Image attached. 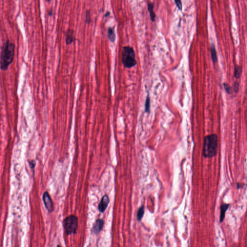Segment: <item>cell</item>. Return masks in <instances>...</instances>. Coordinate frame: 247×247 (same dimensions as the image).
Masks as SVG:
<instances>
[{"mask_svg":"<svg viewBox=\"0 0 247 247\" xmlns=\"http://www.w3.org/2000/svg\"><path fill=\"white\" fill-rule=\"evenodd\" d=\"M218 139L216 134H211L205 137L203 147V155L205 158H212L217 153Z\"/></svg>","mask_w":247,"mask_h":247,"instance_id":"cell-1","label":"cell"},{"mask_svg":"<svg viewBox=\"0 0 247 247\" xmlns=\"http://www.w3.org/2000/svg\"><path fill=\"white\" fill-rule=\"evenodd\" d=\"M15 46L14 44L7 42L1 52L0 58V68L1 70H5L12 62L14 58Z\"/></svg>","mask_w":247,"mask_h":247,"instance_id":"cell-2","label":"cell"},{"mask_svg":"<svg viewBox=\"0 0 247 247\" xmlns=\"http://www.w3.org/2000/svg\"><path fill=\"white\" fill-rule=\"evenodd\" d=\"M122 62L126 68H131L137 64L136 55L133 47L125 46L123 47L122 53Z\"/></svg>","mask_w":247,"mask_h":247,"instance_id":"cell-3","label":"cell"},{"mask_svg":"<svg viewBox=\"0 0 247 247\" xmlns=\"http://www.w3.org/2000/svg\"><path fill=\"white\" fill-rule=\"evenodd\" d=\"M63 227L66 235L75 234L78 229V219L74 215L67 217L64 220Z\"/></svg>","mask_w":247,"mask_h":247,"instance_id":"cell-4","label":"cell"},{"mask_svg":"<svg viewBox=\"0 0 247 247\" xmlns=\"http://www.w3.org/2000/svg\"><path fill=\"white\" fill-rule=\"evenodd\" d=\"M43 200L45 204V207L49 212H52L54 210L53 202L47 192H45L43 196Z\"/></svg>","mask_w":247,"mask_h":247,"instance_id":"cell-5","label":"cell"},{"mask_svg":"<svg viewBox=\"0 0 247 247\" xmlns=\"http://www.w3.org/2000/svg\"><path fill=\"white\" fill-rule=\"evenodd\" d=\"M109 202L110 199L109 196L107 195H104L102 198L101 202L99 204L98 209L99 211L101 212H104L108 207Z\"/></svg>","mask_w":247,"mask_h":247,"instance_id":"cell-6","label":"cell"},{"mask_svg":"<svg viewBox=\"0 0 247 247\" xmlns=\"http://www.w3.org/2000/svg\"><path fill=\"white\" fill-rule=\"evenodd\" d=\"M104 222L102 219H98L96 221L93 227V231L95 234H98L101 231L104 226Z\"/></svg>","mask_w":247,"mask_h":247,"instance_id":"cell-7","label":"cell"},{"mask_svg":"<svg viewBox=\"0 0 247 247\" xmlns=\"http://www.w3.org/2000/svg\"><path fill=\"white\" fill-rule=\"evenodd\" d=\"M230 205L228 204H223L220 207V222H222L224 221L226 211H227Z\"/></svg>","mask_w":247,"mask_h":247,"instance_id":"cell-8","label":"cell"},{"mask_svg":"<svg viewBox=\"0 0 247 247\" xmlns=\"http://www.w3.org/2000/svg\"><path fill=\"white\" fill-rule=\"evenodd\" d=\"M154 4L152 3H149L148 4V10L150 14L151 20L153 22H154L155 21V18H156V15L155 13L154 12Z\"/></svg>","mask_w":247,"mask_h":247,"instance_id":"cell-9","label":"cell"},{"mask_svg":"<svg viewBox=\"0 0 247 247\" xmlns=\"http://www.w3.org/2000/svg\"><path fill=\"white\" fill-rule=\"evenodd\" d=\"M75 38L73 36V31L69 30L66 34V42L67 45H70L75 41Z\"/></svg>","mask_w":247,"mask_h":247,"instance_id":"cell-10","label":"cell"},{"mask_svg":"<svg viewBox=\"0 0 247 247\" xmlns=\"http://www.w3.org/2000/svg\"><path fill=\"white\" fill-rule=\"evenodd\" d=\"M210 53H211V59L214 63H215L217 62L218 58L217 56V52H216V48H215V45L213 44H211V49H210Z\"/></svg>","mask_w":247,"mask_h":247,"instance_id":"cell-11","label":"cell"},{"mask_svg":"<svg viewBox=\"0 0 247 247\" xmlns=\"http://www.w3.org/2000/svg\"><path fill=\"white\" fill-rule=\"evenodd\" d=\"M107 34H108V38L109 39L110 42H114L116 41V35L113 28L111 27L108 28L107 29Z\"/></svg>","mask_w":247,"mask_h":247,"instance_id":"cell-12","label":"cell"},{"mask_svg":"<svg viewBox=\"0 0 247 247\" xmlns=\"http://www.w3.org/2000/svg\"><path fill=\"white\" fill-rule=\"evenodd\" d=\"M144 214V207L143 206L140 207L137 211V218L138 221H140L143 218Z\"/></svg>","mask_w":247,"mask_h":247,"instance_id":"cell-13","label":"cell"},{"mask_svg":"<svg viewBox=\"0 0 247 247\" xmlns=\"http://www.w3.org/2000/svg\"><path fill=\"white\" fill-rule=\"evenodd\" d=\"M145 111L147 113H149L150 111V99L149 95L147 97L145 103Z\"/></svg>","mask_w":247,"mask_h":247,"instance_id":"cell-14","label":"cell"},{"mask_svg":"<svg viewBox=\"0 0 247 247\" xmlns=\"http://www.w3.org/2000/svg\"><path fill=\"white\" fill-rule=\"evenodd\" d=\"M242 68L240 66H237L235 68V77L236 78L238 79L241 75L242 73Z\"/></svg>","mask_w":247,"mask_h":247,"instance_id":"cell-15","label":"cell"},{"mask_svg":"<svg viewBox=\"0 0 247 247\" xmlns=\"http://www.w3.org/2000/svg\"><path fill=\"white\" fill-rule=\"evenodd\" d=\"M223 85H224V88L226 93L229 95L232 94L233 93V90L231 86H230L228 84L226 83H224Z\"/></svg>","mask_w":247,"mask_h":247,"instance_id":"cell-16","label":"cell"},{"mask_svg":"<svg viewBox=\"0 0 247 247\" xmlns=\"http://www.w3.org/2000/svg\"><path fill=\"white\" fill-rule=\"evenodd\" d=\"M176 6L180 11H181L183 10V4L181 0H174Z\"/></svg>","mask_w":247,"mask_h":247,"instance_id":"cell-17","label":"cell"},{"mask_svg":"<svg viewBox=\"0 0 247 247\" xmlns=\"http://www.w3.org/2000/svg\"><path fill=\"white\" fill-rule=\"evenodd\" d=\"M233 90L235 93H237L240 90V83L238 82H235L234 84Z\"/></svg>","mask_w":247,"mask_h":247,"instance_id":"cell-18","label":"cell"},{"mask_svg":"<svg viewBox=\"0 0 247 247\" xmlns=\"http://www.w3.org/2000/svg\"><path fill=\"white\" fill-rule=\"evenodd\" d=\"M90 11H87L86 13V22L90 23Z\"/></svg>","mask_w":247,"mask_h":247,"instance_id":"cell-19","label":"cell"},{"mask_svg":"<svg viewBox=\"0 0 247 247\" xmlns=\"http://www.w3.org/2000/svg\"><path fill=\"white\" fill-rule=\"evenodd\" d=\"M29 165H30V167L31 169H34L35 167V162L34 161H31L29 162Z\"/></svg>","mask_w":247,"mask_h":247,"instance_id":"cell-20","label":"cell"},{"mask_svg":"<svg viewBox=\"0 0 247 247\" xmlns=\"http://www.w3.org/2000/svg\"><path fill=\"white\" fill-rule=\"evenodd\" d=\"M110 15V13L107 12V13H106V14H105V16H109Z\"/></svg>","mask_w":247,"mask_h":247,"instance_id":"cell-21","label":"cell"},{"mask_svg":"<svg viewBox=\"0 0 247 247\" xmlns=\"http://www.w3.org/2000/svg\"><path fill=\"white\" fill-rule=\"evenodd\" d=\"M237 188H238V189H240V184L238 183V184H237Z\"/></svg>","mask_w":247,"mask_h":247,"instance_id":"cell-22","label":"cell"},{"mask_svg":"<svg viewBox=\"0 0 247 247\" xmlns=\"http://www.w3.org/2000/svg\"><path fill=\"white\" fill-rule=\"evenodd\" d=\"M51 1V0H47V1Z\"/></svg>","mask_w":247,"mask_h":247,"instance_id":"cell-23","label":"cell"}]
</instances>
